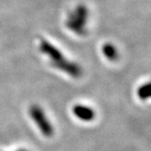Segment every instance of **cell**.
I'll use <instances>...</instances> for the list:
<instances>
[{
  "label": "cell",
  "instance_id": "obj_7",
  "mask_svg": "<svg viewBox=\"0 0 151 151\" xmlns=\"http://www.w3.org/2000/svg\"><path fill=\"white\" fill-rule=\"evenodd\" d=\"M20 151H27V150H20Z\"/></svg>",
  "mask_w": 151,
  "mask_h": 151
},
{
  "label": "cell",
  "instance_id": "obj_6",
  "mask_svg": "<svg viewBox=\"0 0 151 151\" xmlns=\"http://www.w3.org/2000/svg\"><path fill=\"white\" fill-rule=\"evenodd\" d=\"M137 94H138V96L141 99H147L150 96V85H149V83L142 85L141 87L138 88Z\"/></svg>",
  "mask_w": 151,
  "mask_h": 151
},
{
  "label": "cell",
  "instance_id": "obj_3",
  "mask_svg": "<svg viewBox=\"0 0 151 151\" xmlns=\"http://www.w3.org/2000/svg\"><path fill=\"white\" fill-rule=\"evenodd\" d=\"M29 114L31 118L37 124V127L39 128V130L43 135L47 137L53 135L54 133L53 127L50 121H48L47 116L45 115L44 111H43V109L40 106H38L37 105L31 106L29 109Z\"/></svg>",
  "mask_w": 151,
  "mask_h": 151
},
{
  "label": "cell",
  "instance_id": "obj_4",
  "mask_svg": "<svg viewBox=\"0 0 151 151\" xmlns=\"http://www.w3.org/2000/svg\"><path fill=\"white\" fill-rule=\"evenodd\" d=\"M73 114L75 116L81 121L89 122L92 121L95 117V111L89 106L77 105L73 107Z\"/></svg>",
  "mask_w": 151,
  "mask_h": 151
},
{
  "label": "cell",
  "instance_id": "obj_2",
  "mask_svg": "<svg viewBox=\"0 0 151 151\" xmlns=\"http://www.w3.org/2000/svg\"><path fill=\"white\" fill-rule=\"evenodd\" d=\"M88 9L84 6H78L68 16L67 27L69 30L79 36L86 33V26L88 21Z\"/></svg>",
  "mask_w": 151,
  "mask_h": 151
},
{
  "label": "cell",
  "instance_id": "obj_5",
  "mask_svg": "<svg viewBox=\"0 0 151 151\" xmlns=\"http://www.w3.org/2000/svg\"><path fill=\"white\" fill-rule=\"evenodd\" d=\"M102 52L104 54V56L111 61L116 60L118 58V52L116 47L110 43H106L102 47Z\"/></svg>",
  "mask_w": 151,
  "mask_h": 151
},
{
  "label": "cell",
  "instance_id": "obj_1",
  "mask_svg": "<svg viewBox=\"0 0 151 151\" xmlns=\"http://www.w3.org/2000/svg\"><path fill=\"white\" fill-rule=\"evenodd\" d=\"M39 49L42 53H44L49 58L52 66L57 69L67 73L74 78H79L82 75V69L78 65L73 62H69L58 48H56L51 43L47 42L46 39L42 38L40 40Z\"/></svg>",
  "mask_w": 151,
  "mask_h": 151
}]
</instances>
